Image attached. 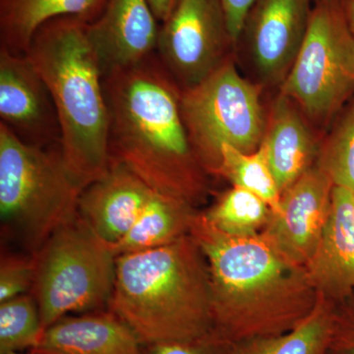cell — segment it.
Segmentation results:
<instances>
[{"label": "cell", "mask_w": 354, "mask_h": 354, "mask_svg": "<svg viewBox=\"0 0 354 354\" xmlns=\"http://www.w3.org/2000/svg\"><path fill=\"white\" fill-rule=\"evenodd\" d=\"M109 151L156 192L183 200L196 190L192 145L181 111L183 88L157 53L104 77Z\"/></svg>", "instance_id": "obj_1"}, {"label": "cell", "mask_w": 354, "mask_h": 354, "mask_svg": "<svg viewBox=\"0 0 354 354\" xmlns=\"http://www.w3.org/2000/svg\"><path fill=\"white\" fill-rule=\"evenodd\" d=\"M87 23L78 17L48 21L25 53L50 90L62 157L83 189L104 176L111 162L104 76L88 39Z\"/></svg>", "instance_id": "obj_2"}, {"label": "cell", "mask_w": 354, "mask_h": 354, "mask_svg": "<svg viewBox=\"0 0 354 354\" xmlns=\"http://www.w3.org/2000/svg\"><path fill=\"white\" fill-rule=\"evenodd\" d=\"M194 249L179 239L116 257L108 309L144 346L208 335L209 301Z\"/></svg>", "instance_id": "obj_3"}, {"label": "cell", "mask_w": 354, "mask_h": 354, "mask_svg": "<svg viewBox=\"0 0 354 354\" xmlns=\"http://www.w3.org/2000/svg\"><path fill=\"white\" fill-rule=\"evenodd\" d=\"M83 188L65 165L60 145L26 143L0 122L2 227L36 254L58 227L78 216Z\"/></svg>", "instance_id": "obj_4"}, {"label": "cell", "mask_w": 354, "mask_h": 354, "mask_svg": "<svg viewBox=\"0 0 354 354\" xmlns=\"http://www.w3.org/2000/svg\"><path fill=\"white\" fill-rule=\"evenodd\" d=\"M34 256L36 277L31 293L44 329L70 314L108 308L116 255L79 215L58 227Z\"/></svg>", "instance_id": "obj_5"}, {"label": "cell", "mask_w": 354, "mask_h": 354, "mask_svg": "<svg viewBox=\"0 0 354 354\" xmlns=\"http://www.w3.org/2000/svg\"><path fill=\"white\" fill-rule=\"evenodd\" d=\"M281 93L310 120L328 122L354 95V38L339 0H317Z\"/></svg>", "instance_id": "obj_6"}, {"label": "cell", "mask_w": 354, "mask_h": 354, "mask_svg": "<svg viewBox=\"0 0 354 354\" xmlns=\"http://www.w3.org/2000/svg\"><path fill=\"white\" fill-rule=\"evenodd\" d=\"M181 111L193 151L218 169L221 146L252 153L264 139L260 88L241 77L230 59L202 82L183 90Z\"/></svg>", "instance_id": "obj_7"}, {"label": "cell", "mask_w": 354, "mask_h": 354, "mask_svg": "<svg viewBox=\"0 0 354 354\" xmlns=\"http://www.w3.org/2000/svg\"><path fill=\"white\" fill-rule=\"evenodd\" d=\"M234 44L221 0H177L160 26L157 55L169 75L185 90L227 62Z\"/></svg>", "instance_id": "obj_8"}, {"label": "cell", "mask_w": 354, "mask_h": 354, "mask_svg": "<svg viewBox=\"0 0 354 354\" xmlns=\"http://www.w3.org/2000/svg\"><path fill=\"white\" fill-rule=\"evenodd\" d=\"M312 1L254 2L239 39L245 41L249 57L262 82L274 85L286 80L306 36L314 6Z\"/></svg>", "instance_id": "obj_9"}, {"label": "cell", "mask_w": 354, "mask_h": 354, "mask_svg": "<svg viewBox=\"0 0 354 354\" xmlns=\"http://www.w3.org/2000/svg\"><path fill=\"white\" fill-rule=\"evenodd\" d=\"M196 239L211 267L216 309L227 298L251 295L278 283L285 263L271 246L252 236H230L198 221Z\"/></svg>", "instance_id": "obj_10"}, {"label": "cell", "mask_w": 354, "mask_h": 354, "mask_svg": "<svg viewBox=\"0 0 354 354\" xmlns=\"http://www.w3.org/2000/svg\"><path fill=\"white\" fill-rule=\"evenodd\" d=\"M0 118L31 145H60L62 131L50 90L27 55L0 46Z\"/></svg>", "instance_id": "obj_11"}, {"label": "cell", "mask_w": 354, "mask_h": 354, "mask_svg": "<svg viewBox=\"0 0 354 354\" xmlns=\"http://www.w3.org/2000/svg\"><path fill=\"white\" fill-rule=\"evenodd\" d=\"M158 22L147 0H106L86 27L102 76L136 66L155 55Z\"/></svg>", "instance_id": "obj_12"}, {"label": "cell", "mask_w": 354, "mask_h": 354, "mask_svg": "<svg viewBox=\"0 0 354 354\" xmlns=\"http://www.w3.org/2000/svg\"><path fill=\"white\" fill-rule=\"evenodd\" d=\"M334 186L323 169H309L283 193L274 215L271 234L286 256L295 261L313 259L330 205Z\"/></svg>", "instance_id": "obj_13"}, {"label": "cell", "mask_w": 354, "mask_h": 354, "mask_svg": "<svg viewBox=\"0 0 354 354\" xmlns=\"http://www.w3.org/2000/svg\"><path fill=\"white\" fill-rule=\"evenodd\" d=\"M153 192L125 165L111 160L106 174L81 193L78 215L113 245L129 232Z\"/></svg>", "instance_id": "obj_14"}, {"label": "cell", "mask_w": 354, "mask_h": 354, "mask_svg": "<svg viewBox=\"0 0 354 354\" xmlns=\"http://www.w3.org/2000/svg\"><path fill=\"white\" fill-rule=\"evenodd\" d=\"M144 346L109 310L65 316L44 329L31 353L38 354H142Z\"/></svg>", "instance_id": "obj_15"}, {"label": "cell", "mask_w": 354, "mask_h": 354, "mask_svg": "<svg viewBox=\"0 0 354 354\" xmlns=\"http://www.w3.org/2000/svg\"><path fill=\"white\" fill-rule=\"evenodd\" d=\"M261 146L281 194L308 171L315 141L304 113L290 97L279 95Z\"/></svg>", "instance_id": "obj_16"}, {"label": "cell", "mask_w": 354, "mask_h": 354, "mask_svg": "<svg viewBox=\"0 0 354 354\" xmlns=\"http://www.w3.org/2000/svg\"><path fill=\"white\" fill-rule=\"evenodd\" d=\"M106 0H0V46L24 55L34 35L48 21L78 17L92 22Z\"/></svg>", "instance_id": "obj_17"}, {"label": "cell", "mask_w": 354, "mask_h": 354, "mask_svg": "<svg viewBox=\"0 0 354 354\" xmlns=\"http://www.w3.org/2000/svg\"><path fill=\"white\" fill-rule=\"evenodd\" d=\"M324 281L339 290L354 288V192L334 185L320 245L313 258Z\"/></svg>", "instance_id": "obj_18"}, {"label": "cell", "mask_w": 354, "mask_h": 354, "mask_svg": "<svg viewBox=\"0 0 354 354\" xmlns=\"http://www.w3.org/2000/svg\"><path fill=\"white\" fill-rule=\"evenodd\" d=\"M189 220L183 200L153 192L138 220L120 241L111 245L116 257L171 244Z\"/></svg>", "instance_id": "obj_19"}, {"label": "cell", "mask_w": 354, "mask_h": 354, "mask_svg": "<svg viewBox=\"0 0 354 354\" xmlns=\"http://www.w3.org/2000/svg\"><path fill=\"white\" fill-rule=\"evenodd\" d=\"M218 169L235 187L244 188L262 198L272 214L279 211L281 193L262 146L252 153H245L225 144L221 148Z\"/></svg>", "instance_id": "obj_20"}, {"label": "cell", "mask_w": 354, "mask_h": 354, "mask_svg": "<svg viewBox=\"0 0 354 354\" xmlns=\"http://www.w3.org/2000/svg\"><path fill=\"white\" fill-rule=\"evenodd\" d=\"M333 325L329 316L318 312L288 334L254 339L232 354H323L330 346Z\"/></svg>", "instance_id": "obj_21"}, {"label": "cell", "mask_w": 354, "mask_h": 354, "mask_svg": "<svg viewBox=\"0 0 354 354\" xmlns=\"http://www.w3.org/2000/svg\"><path fill=\"white\" fill-rule=\"evenodd\" d=\"M271 212L269 205L262 198L234 186V189L221 198L204 218L221 234L230 236H252Z\"/></svg>", "instance_id": "obj_22"}, {"label": "cell", "mask_w": 354, "mask_h": 354, "mask_svg": "<svg viewBox=\"0 0 354 354\" xmlns=\"http://www.w3.org/2000/svg\"><path fill=\"white\" fill-rule=\"evenodd\" d=\"M44 330L38 302L32 293L0 304V354L32 351Z\"/></svg>", "instance_id": "obj_23"}, {"label": "cell", "mask_w": 354, "mask_h": 354, "mask_svg": "<svg viewBox=\"0 0 354 354\" xmlns=\"http://www.w3.org/2000/svg\"><path fill=\"white\" fill-rule=\"evenodd\" d=\"M330 132L322 169L333 184L354 192V95Z\"/></svg>", "instance_id": "obj_24"}, {"label": "cell", "mask_w": 354, "mask_h": 354, "mask_svg": "<svg viewBox=\"0 0 354 354\" xmlns=\"http://www.w3.org/2000/svg\"><path fill=\"white\" fill-rule=\"evenodd\" d=\"M36 277V259L32 254H2L0 261V304L31 293Z\"/></svg>", "instance_id": "obj_25"}, {"label": "cell", "mask_w": 354, "mask_h": 354, "mask_svg": "<svg viewBox=\"0 0 354 354\" xmlns=\"http://www.w3.org/2000/svg\"><path fill=\"white\" fill-rule=\"evenodd\" d=\"M208 335L191 341L160 342L144 346L142 354H220Z\"/></svg>", "instance_id": "obj_26"}, {"label": "cell", "mask_w": 354, "mask_h": 354, "mask_svg": "<svg viewBox=\"0 0 354 354\" xmlns=\"http://www.w3.org/2000/svg\"><path fill=\"white\" fill-rule=\"evenodd\" d=\"M255 0H221L232 41L239 44L247 14Z\"/></svg>", "instance_id": "obj_27"}, {"label": "cell", "mask_w": 354, "mask_h": 354, "mask_svg": "<svg viewBox=\"0 0 354 354\" xmlns=\"http://www.w3.org/2000/svg\"><path fill=\"white\" fill-rule=\"evenodd\" d=\"M335 354H354V315H349L339 325H333L330 346Z\"/></svg>", "instance_id": "obj_28"}, {"label": "cell", "mask_w": 354, "mask_h": 354, "mask_svg": "<svg viewBox=\"0 0 354 354\" xmlns=\"http://www.w3.org/2000/svg\"><path fill=\"white\" fill-rule=\"evenodd\" d=\"M158 22H164L174 10L177 0H147Z\"/></svg>", "instance_id": "obj_29"}, {"label": "cell", "mask_w": 354, "mask_h": 354, "mask_svg": "<svg viewBox=\"0 0 354 354\" xmlns=\"http://www.w3.org/2000/svg\"><path fill=\"white\" fill-rule=\"evenodd\" d=\"M346 22L354 38V0H339Z\"/></svg>", "instance_id": "obj_30"}, {"label": "cell", "mask_w": 354, "mask_h": 354, "mask_svg": "<svg viewBox=\"0 0 354 354\" xmlns=\"http://www.w3.org/2000/svg\"><path fill=\"white\" fill-rule=\"evenodd\" d=\"M8 354H38V353H8Z\"/></svg>", "instance_id": "obj_31"}, {"label": "cell", "mask_w": 354, "mask_h": 354, "mask_svg": "<svg viewBox=\"0 0 354 354\" xmlns=\"http://www.w3.org/2000/svg\"><path fill=\"white\" fill-rule=\"evenodd\" d=\"M315 1H317V0H315Z\"/></svg>", "instance_id": "obj_32"}]
</instances>
